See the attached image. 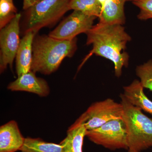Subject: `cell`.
Returning <instances> with one entry per match:
<instances>
[{
    "mask_svg": "<svg viewBox=\"0 0 152 152\" xmlns=\"http://www.w3.org/2000/svg\"><path fill=\"white\" fill-rule=\"evenodd\" d=\"M87 44L92 45L93 48L85 58L80 69L93 54L104 57L113 63L115 75H121L124 66H128L129 55L124 52L130 36L126 32L121 25H107L98 23L86 33Z\"/></svg>",
    "mask_w": 152,
    "mask_h": 152,
    "instance_id": "6da1fadb",
    "label": "cell"
},
{
    "mask_svg": "<svg viewBox=\"0 0 152 152\" xmlns=\"http://www.w3.org/2000/svg\"><path fill=\"white\" fill-rule=\"evenodd\" d=\"M77 39L62 40L47 35L35 37L32 45L31 71L50 75L58 69L65 58L73 56L77 49Z\"/></svg>",
    "mask_w": 152,
    "mask_h": 152,
    "instance_id": "7a4b0ae2",
    "label": "cell"
},
{
    "mask_svg": "<svg viewBox=\"0 0 152 152\" xmlns=\"http://www.w3.org/2000/svg\"><path fill=\"white\" fill-rule=\"evenodd\" d=\"M120 97L124 108L123 120L126 125L129 149L139 152L148 149L152 147V118L131 104L123 94Z\"/></svg>",
    "mask_w": 152,
    "mask_h": 152,
    "instance_id": "3957f363",
    "label": "cell"
},
{
    "mask_svg": "<svg viewBox=\"0 0 152 152\" xmlns=\"http://www.w3.org/2000/svg\"><path fill=\"white\" fill-rule=\"evenodd\" d=\"M70 0H41L28 9L26 31L37 34L42 28L56 23L69 10Z\"/></svg>",
    "mask_w": 152,
    "mask_h": 152,
    "instance_id": "277c9868",
    "label": "cell"
},
{
    "mask_svg": "<svg viewBox=\"0 0 152 152\" xmlns=\"http://www.w3.org/2000/svg\"><path fill=\"white\" fill-rule=\"evenodd\" d=\"M86 136L94 143L109 150L129 149L126 125L123 119L112 120L87 131Z\"/></svg>",
    "mask_w": 152,
    "mask_h": 152,
    "instance_id": "5b68a950",
    "label": "cell"
},
{
    "mask_svg": "<svg viewBox=\"0 0 152 152\" xmlns=\"http://www.w3.org/2000/svg\"><path fill=\"white\" fill-rule=\"evenodd\" d=\"M124 113L122 104L109 98L92 104L77 120L83 123L89 131L112 120L123 119Z\"/></svg>",
    "mask_w": 152,
    "mask_h": 152,
    "instance_id": "8992f818",
    "label": "cell"
},
{
    "mask_svg": "<svg viewBox=\"0 0 152 152\" xmlns=\"http://www.w3.org/2000/svg\"><path fill=\"white\" fill-rule=\"evenodd\" d=\"M21 15L17 13L15 16L0 31V72L1 73L8 66L12 68L20 45V22Z\"/></svg>",
    "mask_w": 152,
    "mask_h": 152,
    "instance_id": "52a82bcc",
    "label": "cell"
},
{
    "mask_svg": "<svg viewBox=\"0 0 152 152\" xmlns=\"http://www.w3.org/2000/svg\"><path fill=\"white\" fill-rule=\"evenodd\" d=\"M96 17L89 16L78 11H74L49 36L57 39L72 40L82 33L86 34L94 26Z\"/></svg>",
    "mask_w": 152,
    "mask_h": 152,
    "instance_id": "ba28073f",
    "label": "cell"
},
{
    "mask_svg": "<svg viewBox=\"0 0 152 152\" xmlns=\"http://www.w3.org/2000/svg\"><path fill=\"white\" fill-rule=\"evenodd\" d=\"M36 73L31 71L18 77L8 85V89L12 91H25L36 94L41 97H46L50 88L45 80L37 77Z\"/></svg>",
    "mask_w": 152,
    "mask_h": 152,
    "instance_id": "9c48e42d",
    "label": "cell"
},
{
    "mask_svg": "<svg viewBox=\"0 0 152 152\" xmlns=\"http://www.w3.org/2000/svg\"><path fill=\"white\" fill-rule=\"evenodd\" d=\"M25 140L15 121H10L0 127V152L20 151Z\"/></svg>",
    "mask_w": 152,
    "mask_h": 152,
    "instance_id": "30bf717a",
    "label": "cell"
},
{
    "mask_svg": "<svg viewBox=\"0 0 152 152\" xmlns=\"http://www.w3.org/2000/svg\"><path fill=\"white\" fill-rule=\"evenodd\" d=\"M36 33L32 31H26L20 40L16 55V69L18 77L31 71L32 62V45Z\"/></svg>",
    "mask_w": 152,
    "mask_h": 152,
    "instance_id": "8fae6325",
    "label": "cell"
},
{
    "mask_svg": "<svg viewBox=\"0 0 152 152\" xmlns=\"http://www.w3.org/2000/svg\"><path fill=\"white\" fill-rule=\"evenodd\" d=\"M87 132L84 124L77 120L68 130L65 138L60 143L62 146L64 152H83Z\"/></svg>",
    "mask_w": 152,
    "mask_h": 152,
    "instance_id": "7c38bea8",
    "label": "cell"
},
{
    "mask_svg": "<svg viewBox=\"0 0 152 152\" xmlns=\"http://www.w3.org/2000/svg\"><path fill=\"white\" fill-rule=\"evenodd\" d=\"M125 0H109L102 7L99 23L107 25H123L125 22Z\"/></svg>",
    "mask_w": 152,
    "mask_h": 152,
    "instance_id": "4fadbf2b",
    "label": "cell"
},
{
    "mask_svg": "<svg viewBox=\"0 0 152 152\" xmlns=\"http://www.w3.org/2000/svg\"><path fill=\"white\" fill-rule=\"evenodd\" d=\"M124 90L123 94L131 104L152 115V101L145 94L140 81L134 80Z\"/></svg>",
    "mask_w": 152,
    "mask_h": 152,
    "instance_id": "5bb4252c",
    "label": "cell"
},
{
    "mask_svg": "<svg viewBox=\"0 0 152 152\" xmlns=\"http://www.w3.org/2000/svg\"><path fill=\"white\" fill-rule=\"evenodd\" d=\"M20 152H64L61 144L48 142L39 138L27 137L21 148Z\"/></svg>",
    "mask_w": 152,
    "mask_h": 152,
    "instance_id": "9a60e30c",
    "label": "cell"
},
{
    "mask_svg": "<svg viewBox=\"0 0 152 152\" xmlns=\"http://www.w3.org/2000/svg\"><path fill=\"white\" fill-rule=\"evenodd\" d=\"M69 9L99 18L102 7L98 0H70Z\"/></svg>",
    "mask_w": 152,
    "mask_h": 152,
    "instance_id": "2e32d148",
    "label": "cell"
},
{
    "mask_svg": "<svg viewBox=\"0 0 152 152\" xmlns=\"http://www.w3.org/2000/svg\"><path fill=\"white\" fill-rule=\"evenodd\" d=\"M17 14L13 0H0V29L6 26Z\"/></svg>",
    "mask_w": 152,
    "mask_h": 152,
    "instance_id": "e0dca14e",
    "label": "cell"
},
{
    "mask_svg": "<svg viewBox=\"0 0 152 152\" xmlns=\"http://www.w3.org/2000/svg\"><path fill=\"white\" fill-rule=\"evenodd\" d=\"M136 72L144 88L149 89L152 91V60L138 66Z\"/></svg>",
    "mask_w": 152,
    "mask_h": 152,
    "instance_id": "ac0fdd59",
    "label": "cell"
},
{
    "mask_svg": "<svg viewBox=\"0 0 152 152\" xmlns=\"http://www.w3.org/2000/svg\"><path fill=\"white\" fill-rule=\"evenodd\" d=\"M134 5L140 9L138 18L141 20L152 19V0H134Z\"/></svg>",
    "mask_w": 152,
    "mask_h": 152,
    "instance_id": "d6986e66",
    "label": "cell"
},
{
    "mask_svg": "<svg viewBox=\"0 0 152 152\" xmlns=\"http://www.w3.org/2000/svg\"><path fill=\"white\" fill-rule=\"evenodd\" d=\"M41 0H23V9L28 10L39 2Z\"/></svg>",
    "mask_w": 152,
    "mask_h": 152,
    "instance_id": "ffe728a7",
    "label": "cell"
},
{
    "mask_svg": "<svg viewBox=\"0 0 152 152\" xmlns=\"http://www.w3.org/2000/svg\"><path fill=\"white\" fill-rule=\"evenodd\" d=\"M98 1H99V2L100 3L101 6H102V7L105 4L107 1H108L109 0H98Z\"/></svg>",
    "mask_w": 152,
    "mask_h": 152,
    "instance_id": "44dd1931",
    "label": "cell"
},
{
    "mask_svg": "<svg viewBox=\"0 0 152 152\" xmlns=\"http://www.w3.org/2000/svg\"><path fill=\"white\" fill-rule=\"evenodd\" d=\"M128 151H129V152H141L138 151H135V150L134 149H129Z\"/></svg>",
    "mask_w": 152,
    "mask_h": 152,
    "instance_id": "7402d4cb",
    "label": "cell"
},
{
    "mask_svg": "<svg viewBox=\"0 0 152 152\" xmlns=\"http://www.w3.org/2000/svg\"><path fill=\"white\" fill-rule=\"evenodd\" d=\"M134 1V0H125V1Z\"/></svg>",
    "mask_w": 152,
    "mask_h": 152,
    "instance_id": "603a6c76",
    "label": "cell"
}]
</instances>
